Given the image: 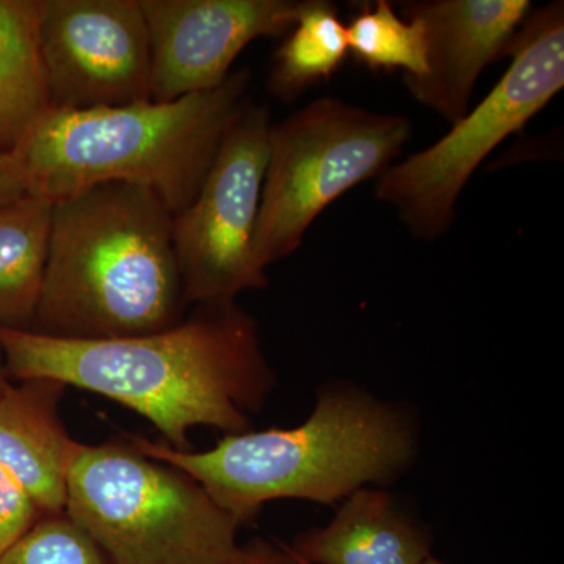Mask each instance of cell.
I'll list each match as a JSON object with an SVG mask.
<instances>
[{
	"instance_id": "cell-2",
	"label": "cell",
	"mask_w": 564,
	"mask_h": 564,
	"mask_svg": "<svg viewBox=\"0 0 564 564\" xmlns=\"http://www.w3.org/2000/svg\"><path fill=\"white\" fill-rule=\"evenodd\" d=\"M139 454L169 464L202 485L237 525L273 500L336 505L366 485H388L417 455L408 410L352 384L322 389L313 414L293 429L225 434L206 452L177 451L131 434Z\"/></svg>"
},
{
	"instance_id": "cell-9",
	"label": "cell",
	"mask_w": 564,
	"mask_h": 564,
	"mask_svg": "<svg viewBox=\"0 0 564 564\" xmlns=\"http://www.w3.org/2000/svg\"><path fill=\"white\" fill-rule=\"evenodd\" d=\"M40 55L54 110L151 101V44L140 0H43Z\"/></svg>"
},
{
	"instance_id": "cell-10",
	"label": "cell",
	"mask_w": 564,
	"mask_h": 564,
	"mask_svg": "<svg viewBox=\"0 0 564 564\" xmlns=\"http://www.w3.org/2000/svg\"><path fill=\"white\" fill-rule=\"evenodd\" d=\"M151 44V101L214 90L251 41L288 35L300 0H140Z\"/></svg>"
},
{
	"instance_id": "cell-13",
	"label": "cell",
	"mask_w": 564,
	"mask_h": 564,
	"mask_svg": "<svg viewBox=\"0 0 564 564\" xmlns=\"http://www.w3.org/2000/svg\"><path fill=\"white\" fill-rule=\"evenodd\" d=\"M288 549L306 564H422L432 556V534L391 494L362 488L328 525L299 534Z\"/></svg>"
},
{
	"instance_id": "cell-22",
	"label": "cell",
	"mask_w": 564,
	"mask_h": 564,
	"mask_svg": "<svg viewBox=\"0 0 564 564\" xmlns=\"http://www.w3.org/2000/svg\"><path fill=\"white\" fill-rule=\"evenodd\" d=\"M7 388H9V384H7L6 364H3L2 352H0V393L6 391Z\"/></svg>"
},
{
	"instance_id": "cell-6",
	"label": "cell",
	"mask_w": 564,
	"mask_h": 564,
	"mask_svg": "<svg viewBox=\"0 0 564 564\" xmlns=\"http://www.w3.org/2000/svg\"><path fill=\"white\" fill-rule=\"evenodd\" d=\"M508 57L510 66L496 87L451 132L378 177L375 195L417 239L432 242L448 231L478 166L563 90V2L532 9Z\"/></svg>"
},
{
	"instance_id": "cell-11",
	"label": "cell",
	"mask_w": 564,
	"mask_h": 564,
	"mask_svg": "<svg viewBox=\"0 0 564 564\" xmlns=\"http://www.w3.org/2000/svg\"><path fill=\"white\" fill-rule=\"evenodd\" d=\"M402 17L417 21L426 40V73L403 76L415 101L448 124L469 111L486 66L508 55L532 11L529 0H415L400 3Z\"/></svg>"
},
{
	"instance_id": "cell-12",
	"label": "cell",
	"mask_w": 564,
	"mask_h": 564,
	"mask_svg": "<svg viewBox=\"0 0 564 564\" xmlns=\"http://www.w3.org/2000/svg\"><path fill=\"white\" fill-rule=\"evenodd\" d=\"M65 389L41 378L0 393V466L43 514L65 513L70 467L82 447L58 414Z\"/></svg>"
},
{
	"instance_id": "cell-23",
	"label": "cell",
	"mask_w": 564,
	"mask_h": 564,
	"mask_svg": "<svg viewBox=\"0 0 564 564\" xmlns=\"http://www.w3.org/2000/svg\"><path fill=\"white\" fill-rule=\"evenodd\" d=\"M422 564H447L444 562H441V560H437L436 556H429V558L425 560Z\"/></svg>"
},
{
	"instance_id": "cell-19",
	"label": "cell",
	"mask_w": 564,
	"mask_h": 564,
	"mask_svg": "<svg viewBox=\"0 0 564 564\" xmlns=\"http://www.w3.org/2000/svg\"><path fill=\"white\" fill-rule=\"evenodd\" d=\"M35 500L0 466V558L43 518Z\"/></svg>"
},
{
	"instance_id": "cell-17",
	"label": "cell",
	"mask_w": 564,
	"mask_h": 564,
	"mask_svg": "<svg viewBox=\"0 0 564 564\" xmlns=\"http://www.w3.org/2000/svg\"><path fill=\"white\" fill-rule=\"evenodd\" d=\"M348 54L372 70L402 69L404 76L426 73V40L417 21L399 17L388 0L364 7L347 25Z\"/></svg>"
},
{
	"instance_id": "cell-14",
	"label": "cell",
	"mask_w": 564,
	"mask_h": 564,
	"mask_svg": "<svg viewBox=\"0 0 564 564\" xmlns=\"http://www.w3.org/2000/svg\"><path fill=\"white\" fill-rule=\"evenodd\" d=\"M43 0H0V152L52 109L40 55Z\"/></svg>"
},
{
	"instance_id": "cell-16",
	"label": "cell",
	"mask_w": 564,
	"mask_h": 564,
	"mask_svg": "<svg viewBox=\"0 0 564 564\" xmlns=\"http://www.w3.org/2000/svg\"><path fill=\"white\" fill-rule=\"evenodd\" d=\"M348 57L347 25L326 0H304L295 25L274 52L269 87L276 98L293 101L332 79Z\"/></svg>"
},
{
	"instance_id": "cell-1",
	"label": "cell",
	"mask_w": 564,
	"mask_h": 564,
	"mask_svg": "<svg viewBox=\"0 0 564 564\" xmlns=\"http://www.w3.org/2000/svg\"><path fill=\"white\" fill-rule=\"evenodd\" d=\"M7 375L54 380L143 415L177 451L195 426L250 432L274 386L258 323L236 302L196 304L162 332L74 340L0 328Z\"/></svg>"
},
{
	"instance_id": "cell-5",
	"label": "cell",
	"mask_w": 564,
	"mask_h": 564,
	"mask_svg": "<svg viewBox=\"0 0 564 564\" xmlns=\"http://www.w3.org/2000/svg\"><path fill=\"white\" fill-rule=\"evenodd\" d=\"M65 513L111 564H228L239 545L202 485L129 444H82Z\"/></svg>"
},
{
	"instance_id": "cell-18",
	"label": "cell",
	"mask_w": 564,
	"mask_h": 564,
	"mask_svg": "<svg viewBox=\"0 0 564 564\" xmlns=\"http://www.w3.org/2000/svg\"><path fill=\"white\" fill-rule=\"evenodd\" d=\"M0 564H111L66 513L46 514L0 558Z\"/></svg>"
},
{
	"instance_id": "cell-15",
	"label": "cell",
	"mask_w": 564,
	"mask_h": 564,
	"mask_svg": "<svg viewBox=\"0 0 564 564\" xmlns=\"http://www.w3.org/2000/svg\"><path fill=\"white\" fill-rule=\"evenodd\" d=\"M54 204L24 193L0 207V328H32L39 307Z\"/></svg>"
},
{
	"instance_id": "cell-7",
	"label": "cell",
	"mask_w": 564,
	"mask_h": 564,
	"mask_svg": "<svg viewBox=\"0 0 564 564\" xmlns=\"http://www.w3.org/2000/svg\"><path fill=\"white\" fill-rule=\"evenodd\" d=\"M411 133L410 118L336 98L272 124L254 234L258 265L267 270L299 250L315 218L356 185L383 176Z\"/></svg>"
},
{
	"instance_id": "cell-4",
	"label": "cell",
	"mask_w": 564,
	"mask_h": 564,
	"mask_svg": "<svg viewBox=\"0 0 564 564\" xmlns=\"http://www.w3.org/2000/svg\"><path fill=\"white\" fill-rule=\"evenodd\" d=\"M250 80L245 68L214 90L174 101L51 109L11 151L25 191L54 204L106 182H129L180 214L198 195Z\"/></svg>"
},
{
	"instance_id": "cell-3",
	"label": "cell",
	"mask_w": 564,
	"mask_h": 564,
	"mask_svg": "<svg viewBox=\"0 0 564 564\" xmlns=\"http://www.w3.org/2000/svg\"><path fill=\"white\" fill-rule=\"evenodd\" d=\"M174 215L148 188L106 182L54 203L50 252L29 332L101 340L162 332L182 321Z\"/></svg>"
},
{
	"instance_id": "cell-24",
	"label": "cell",
	"mask_w": 564,
	"mask_h": 564,
	"mask_svg": "<svg viewBox=\"0 0 564 564\" xmlns=\"http://www.w3.org/2000/svg\"><path fill=\"white\" fill-rule=\"evenodd\" d=\"M303 564H306V563H303Z\"/></svg>"
},
{
	"instance_id": "cell-20",
	"label": "cell",
	"mask_w": 564,
	"mask_h": 564,
	"mask_svg": "<svg viewBox=\"0 0 564 564\" xmlns=\"http://www.w3.org/2000/svg\"><path fill=\"white\" fill-rule=\"evenodd\" d=\"M228 564H303L289 551L288 545L254 538L247 544L237 545Z\"/></svg>"
},
{
	"instance_id": "cell-8",
	"label": "cell",
	"mask_w": 564,
	"mask_h": 564,
	"mask_svg": "<svg viewBox=\"0 0 564 564\" xmlns=\"http://www.w3.org/2000/svg\"><path fill=\"white\" fill-rule=\"evenodd\" d=\"M270 110L245 99L229 122L198 195L174 215L173 243L187 304L236 302L269 285L254 234L272 129Z\"/></svg>"
},
{
	"instance_id": "cell-21",
	"label": "cell",
	"mask_w": 564,
	"mask_h": 564,
	"mask_svg": "<svg viewBox=\"0 0 564 564\" xmlns=\"http://www.w3.org/2000/svg\"><path fill=\"white\" fill-rule=\"evenodd\" d=\"M25 191L24 176L13 152H0V207L14 202Z\"/></svg>"
}]
</instances>
